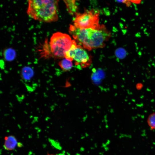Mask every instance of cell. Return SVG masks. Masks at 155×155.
<instances>
[{
    "label": "cell",
    "mask_w": 155,
    "mask_h": 155,
    "mask_svg": "<svg viewBox=\"0 0 155 155\" xmlns=\"http://www.w3.org/2000/svg\"><path fill=\"white\" fill-rule=\"evenodd\" d=\"M18 144L16 137L13 135H9L5 138L3 146L4 148L8 150H14Z\"/></svg>",
    "instance_id": "cell-6"
},
{
    "label": "cell",
    "mask_w": 155,
    "mask_h": 155,
    "mask_svg": "<svg viewBox=\"0 0 155 155\" xmlns=\"http://www.w3.org/2000/svg\"><path fill=\"white\" fill-rule=\"evenodd\" d=\"M27 13L33 19L51 23L58 19L59 0H27Z\"/></svg>",
    "instance_id": "cell-2"
},
{
    "label": "cell",
    "mask_w": 155,
    "mask_h": 155,
    "mask_svg": "<svg viewBox=\"0 0 155 155\" xmlns=\"http://www.w3.org/2000/svg\"><path fill=\"white\" fill-rule=\"evenodd\" d=\"M69 32L78 43L90 50L103 47L111 36L110 32L102 25L98 29H82L71 25Z\"/></svg>",
    "instance_id": "cell-1"
},
{
    "label": "cell",
    "mask_w": 155,
    "mask_h": 155,
    "mask_svg": "<svg viewBox=\"0 0 155 155\" xmlns=\"http://www.w3.org/2000/svg\"><path fill=\"white\" fill-rule=\"evenodd\" d=\"M104 73L103 71L101 70H98L97 71L94 72L93 74L92 77L93 79L94 80H99L103 76Z\"/></svg>",
    "instance_id": "cell-11"
},
{
    "label": "cell",
    "mask_w": 155,
    "mask_h": 155,
    "mask_svg": "<svg viewBox=\"0 0 155 155\" xmlns=\"http://www.w3.org/2000/svg\"><path fill=\"white\" fill-rule=\"evenodd\" d=\"M65 3L68 12L72 15H75L78 12L76 1L79 0H63Z\"/></svg>",
    "instance_id": "cell-7"
},
{
    "label": "cell",
    "mask_w": 155,
    "mask_h": 155,
    "mask_svg": "<svg viewBox=\"0 0 155 155\" xmlns=\"http://www.w3.org/2000/svg\"><path fill=\"white\" fill-rule=\"evenodd\" d=\"M147 123L151 130H155V112L149 115L147 119Z\"/></svg>",
    "instance_id": "cell-9"
},
{
    "label": "cell",
    "mask_w": 155,
    "mask_h": 155,
    "mask_svg": "<svg viewBox=\"0 0 155 155\" xmlns=\"http://www.w3.org/2000/svg\"><path fill=\"white\" fill-rule=\"evenodd\" d=\"M74 41L66 34L59 32L54 33L49 42L52 55L56 58H64L66 53L71 48Z\"/></svg>",
    "instance_id": "cell-3"
},
{
    "label": "cell",
    "mask_w": 155,
    "mask_h": 155,
    "mask_svg": "<svg viewBox=\"0 0 155 155\" xmlns=\"http://www.w3.org/2000/svg\"><path fill=\"white\" fill-rule=\"evenodd\" d=\"M142 0H123V2L127 7H129L131 4L138 5L140 4Z\"/></svg>",
    "instance_id": "cell-12"
},
{
    "label": "cell",
    "mask_w": 155,
    "mask_h": 155,
    "mask_svg": "<svg viewBox=\"0 0 155 155\" xmlns=\"http://www.w3.org/2000/svg\"><path fill=\"white\" fill-rule=\"evenodd\" d=\"M99 11L92 9L86 10L82 13H78L74 18L73 26L76 28L86 29H98L101 26L99 24Z\"/></svg>",
    "instance_id": "cell-4"
},
{
    "label": "cell",
    "mask_w": 155,
    "mask_h": 155,
    "mask_svg": "<svg viewBox=\"0 0 155 155\" xmlns=\"http://www.w3.org/2000/svg\"><path fill=\"white\" fill-rule=\"evenodd\" d=\"M65 57L71 61L73 60L75 65L80 64L82 67L89 65L91 61L86 51L80 45H77L75 41L70 49L66 53Z\"/></svg>",
    "instance_id": "cell-5"
},
{
    "label": "cell",
    "mask_w": 155,
    "mask_h": 155,
    "mask_svg": "<svg viewBox=\"0 0 155 155\" xmlns=\"http://www.w3.org/2000/svg\"><path fill=\"white\" fill-rule=\"evenodd\" d=\"M4 56L8 60H12L14 57L15 52L11 49H8L5 51Z\"/></svg>",
    "instance_id": "cell-10"
},
{
    "label": "cell",
    "mask_w": 155,
    "mask_h": 155,
    "mask_svg": "<svg viewBox=\"0 0 155 155\" xmlns=\"http://www.w3.org/2000/svg\"><path fill=\"white\" fill-rule=\"evenodd\" d=\"M58 65L62 70L64 71H69L73 67L71 61L65 58L60 61L58 63Z\"/></svg>",
    "instance_id": "cell-8"
},
{
    "label": "cell",
    "mask_w": 155,
    "mask_h": 155,
    "mask_svg": "<svg viewBox=\"0 0 155 155\" xmlns=\"http://www.w3.org/2000/svg\"><path fill=\"white\" fill-rule=\"evenodd\" d=\"M115 54L117 57L119 58H122L124 57L125 55V52L122 48H119L116 50Z\"/></svg>",
    "instance_id": "cell-13"
}]
</instances>
